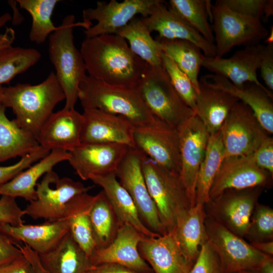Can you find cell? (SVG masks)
<instances>
[{
    "label": "cell",
    "instance_id": "ba28073f",
    "mask_svg": "<svg viewBox=\"0 0 273 273\" xmlns=\"http://www.w3.org/2000/svg\"><path fill=\"white\" fill-rule=\"evenodd\" d=\"M93 188L69 177L60 178L53 170L50 171L37 184L36 199L26 206L25 214L33 219L51 221L63 219L68 203Z\"/></svg>",
    "mask_w": 273,
    "mask_h": 273
},
{
    "label": "cell",
    "instance_id": "7c38bea8",
    "mask_svg": "<svg viewBox=\"0 0 273 273\" xmlns=\"http://www.w3.org/2000/svg\"><path fill=\"white\" fill-rule=\"evenodd\" d=\"M134 148L169 171L179 175L180 156L177 129L158 118L150 124L135 126Z\"/></svg>",
    "mask_w": 273,
    "mask_h": 273
},
{
    "label": "cell",
    "instance_id": "ffe728a7",
    "mask_svg": "<svg viewBox=\"0 0 273 273\" xmlns=\"http://www.w3.org/2000/svg\"><path fill=\"white\" fill-rule=\"evenodd\" d=\"M262 46L259 44L245 47L229 58L205 56L202 67L213 74L227 78L238 87H242L246 83H252L272 94L257 77Z\"/></svg>",
    "mask_w": 273,
    "mask_h": 273
},
{
    "label": "cell",
    "instance_id": "f907efd6",
    "mask_svg": "<svg viewBox=\"0 0 273 273\" xmlns=\"http://www.w3.org/2000/svg\"><path fill=\"white\" fill-rule=\"evenodd\" d=\"M86 273H145L135 271L125 266L113 263L92 266ZM154 273V272H152Z\"/></svg>",
    "mask_w": 273,
    "mask_h": 273
},
{
    "label": "cell",
    "instance_id": "1f68e13d",
    "mask_svg": "<svg viewBox=\"0 0 273 273\" xmlns=\"http://www.w3.org/2000/svg\"><path fill=\"white\" fill-rule=\"evenodd\" d=\"M6 108L0 103V163L29 155L40 145L35 136L20 126L15 119L7 117Z\"/></svg>",
    "mask_w": 273,
    "mask_h": 273
},
{
    "label": "cell",
    "instance_id": "91938a15",
    "mask_svg": "<svg viewBox=\"0 0 273 273\" xmlns=\"http://www.w3.org/2000/svg\"><path fill=\"white\" fill-rule=\"evenodd\" d=\"M236 273H239V272H236Z\"/></svg>",
    "mask_w": 273,
    "mask_h": 273
},
{
    "label": "cell",
    "instance_id": "ac0fdd59",
    "mask_svg": "<svg viewBox=\"0 0 273 273\" xmlns=\"http://www.w3.org/2000/svg\"><path fill=\"white\" fill-rule=\"evenodd\" d=\"M81 144L116 143L134 148V125L126 118L97 109H83Z\"/></svg>",
    "mask_w": 273,
    "mask_h": 273
},
{
    "label": "cell",
    "instance_id": "60d3db41",
    "mask_svg": "<svg viewBox=\"0 0 273 273\" xmlns=\"http://www.w3.org/2000/svg\"><path fill=\"white\" fill-rule=\"evenodd\" d=\"M162 65L173 86L187 104L195 113L197 93L189 77L163 52L161 54Z\"/></svg>",
    "mask_w": 273,
    "mask_h": 273
},
{
    "label": "cell",
    "instance_id": "6f0895ef",
    "mask_svg": "<svg viewBox=\"0 0 273 273\" xmlns=\"http://www.w3.org/2000/svg\"><path fill=\"white\" fill-rule=\"evenodd\" d=\"M12 19V16L8 13L0 16V29Z\"/></svg>",
    "mask_w": 273,
    "mask_h": 273
},
{
    "label": "cell",
    "instance_id": "d6986e66",
    "mask_svg": "<svg viewBox=\"0 0 273 273\" xmlns=\"http://www.w3.org/2000/svg\"><path fill=\"white\" fill-rule=\"evenodd\" d=\"M145 237L133 227L121 224L113 241L105 247L97 249L90 256L92 266L113 263L139 272H153L139 250V245Z\"/></svg>",
    "mask_w": 273,
    "mask_h": 273
},
{
    "label": "cell",
    "instance_id": "f546056e",
    "mask_svg": "<svg viewBox=\"0 0 273 273\" xmlns=\"http://www.w3.org/2000/svg\"><path fill=\"white\" fill-rule=\"evenodd\" d=\"M38 255L49 273H86L92 266L89 258L69 232L54 249Z\"/></svg>",
    "mask_w": 273,
    "mask_h": 273
},
{
    "label": "cell",
    "instance_id": "e575fe53",
    "mask_svg": "<svg viewBox=\"0 0 273 273\" xmlns=\"http://www.w3.org/2000/svg\"><path fill=\"white\" fill-rule=\"evenodd\" d=\"M115 34L127 40L131 51L150 66H162L161 59L162 51L160 46L151 36V32L141 18L135 17L126 25L118 30Z\"/></svg>",
    "mask_w": 273,
    "mask_h": 273
},
{
    "label": "cell",
    "instance_id": "7bdbcfd3",
    "mask_svg": "<svg viewBox=\"0 0 273 273\" xmlns=\"http://www.w3.org/2000/svg\"><path fill=\"white\" fill-rule=\"evenodd\" d=\"M50 151L40 146L35 151L21 158L16 163L0 166V185L11 180L19 173L46 156Z\"/></svg>",
    "mask_w": 273,
    "mask_h": 273
},
{
    "label": "cell",
    "instance_id": "4dcf8cb0",
    "mask_svg": "<svg viewBox=\"0 0 273 273\" xmlns=\"http://www.w3.org/2000/svg\"><path fill=\"white\" fill-rule=\"evenodd\" d=\"M93 198L85 193L72 198L66 206L63 218L67 221L71 237L89 259L97 249L89 215Z\"/></svg>",
    "mask_w": 273,
    "mask_h": 273
},
{
    "label": "cell",
    "instance_id": "d590c367",
    "mask_svg": "<svg viewBox=\"0 0 273 273\" xmlns=\"http://www.w3.org/2000/svg\"><path fill=\"white\" fill-rule=\"evenodd\" d=\"M89 215L97 249L108 246L114 239L120 224L103 190L94 196Z\"/></svg>",
    "mask_w": 273,
    "mask_h": 273
},
{
    "label": "cell",
    "instance_id": "836d02e7",
    "mask_svg": "<svg viewBox=\"0 0 273 273\" xmlns=\"http://www.w3.org/2000/svg\"><path fill=\"white\" fill-rule=\"evenodd\" d=\"M224 159L220 130L209 136L196 181V204L204 205L209 200V192ZM195 204V205H196Z\"/></svg>",
    "mask_w": 273,
    "mask_h": 273
},
{
    "label": "cell",
    "instance_id": "f1b7e54d",
    "mask_svg": "<svg viewBox=\"0 0 273 273\" xmlns=\"http://www.w3.org/2000/svg\"><path fill=\"white\" fill-rule=\"evenodd\" d=\"M200 84L195 114L211 135L220 130L232 108L239 100L224 91Z\"/></svg>",
    "mask_w": 273,
    "mask_h": 273
},
{
    "label": "cell",
    "instance_id": "8d00e7d4",
    "mask_svg": "<svg viewBox=\"0 0 273 273\" xmlns=\"http://www.w3.org/2000/svg\"><path fill=\"white\" fill-rule=\"evenodd\" d=\"M170 10L178 15L209 42L214 44L208 16L211 18L210 1L170 0Z\"/></svg>",
    "mask_w": 273,
    "mask_h": 273
},
{
    "label": "cell",
    "instance_id": "74e56055",
    "mask_svg": "<svg viewBox=\"0 0 273 273\" xmlns=\"http://www.w3.org/2000/svg\"><path fill=\"white\" fill-rule=\"evenodd\" d=\"M16 2L21 9L27 11L31 16L30 40L38 44L44 43L48 36L57 28L53 24L52 16L60 1L18 0Z\"/></svg>",
    "mask_w": 273,
    "mask_h": 273
},
{
    "label": "cell",
    "instance_id": "d4e9b609",
    "mask_svg": "<svg viewBox=\"0 0 273 273\" xmlns=\"http://www.w3.org/2000/svg\"><path fill=\"white\" fill-rule=\"evenodd\" d=\"M0 230L16 242L23 243L38 255H41L57 246L69 232V226L67 220L63 219L45 221L38 224H0Z\"/></svg>",
    "mask_w": 273,
    "mask_h": 273
},
{
    "label": "cell",
    "instance_id": "52a82bcc",
    "mask_svg": "<svg viewBox=\"0 0 273 273\" xmlns=\"http://www.w3.org/2000/svg\"><path fill=\"white\" fill-rule=\"evenodd\" d=\"M211 20L218 57L237 46L259 44L268 34L260 20L234 12L220 0L211 5Z\"/></svg>",
    "mask_w": 273,
    "mask_h": 273
},
{
    "label": "cell",
    "instance_id": "4fadbf2b",
    "mask_svg": "<svg viewBox=\"0 0 273 273\" xmlns=\"http://www.w3.org/2000/svg\"><path fill=\"white\" fill-rule=\"evenodd\" d=\"M141 151L129 147L116 172L119 183L132 199L143 223L151 231L165 234L156 205L152 199L143 174Z\"/></svg>",
    "mask_w": 273,
    "mask_h": 273
},
{
    "label": "cell",
    "instance_id": "6da1fadb",
    "mask_svg": "<svg viewBox=\"0 0 273 273\" xmlns=\"http://www.w3.org/2000/svg\"><path fill=\"white\" fill-rule=\"evenodd\" d=\"M80 51L88 75L114 85L138 87L147 65L115 34L86 38Z\"/></svg>",
    "mask_w": 273,
    "mask_h": 273
},
{
    "label": "cell",
    "instance_id": "f35d334b",
    "mask_svg": "<svg viewBox=\"0 0 273 273\" xmlns=\"http://www.w3.org/2000/svg\"><path fill=\"white\" fill-rule=\"evenodd\" d=\"M41 54L33 48L12 46L0 49V86L36 64Z\"/></svg>",
    "mask_w": 273,
    "mask_h": 273
},
{
    "label": "cell",
    "instance_id": "4316f807",
    "mask_svg": "<svg viewBox=\"0 0 273 273\" xmlns=\"http://www.w3.org/2000/svg\"><path fill=\"white\" fill-rule=\"evenodd\" d=\"M69 153L54 149L48 155L22 171L8 182L0 185V196L20 197L31 202L36 199V186L39 178L62 161L68 160Z\"/></svg>",
    "mask_w": 273,
    "mask_h": 273
},
{
    "label": "cell",
    "instance_id": "9a60e30c",
    "mask_svg": "<svg viewBox=\"0 0 273 273\" xmlns=\"http://www.w3.org/2000/svg\"><path fill=\"white\" fill-rule=\"evenodd\" d=\"M160 0H124L119 2L111 0L97 2L95 8L83 10V22L92 25L84 30L86 38H92L105 34H115L126 25L137 14L143 18L148 17L153 7Z\"/></svg>",
    "mask_w": 273,
    "mask_h": 273
},
{
    "label": "cell",
    "instance_id": "7dc6e473",
    "mask_svg": "<svg viewBox=\"0 0 273 273\" xmlns=\"http://www.w3.org/2000/svg\"><path fill=\"white\" fill-rule=\"evenodd\" d=\"M265 87L270 92L273 90V43L262 46L259 68Z\"/></svg>",
    "mask_w": 273,
    "mask_h": 273
},
{
    "label": "cell",
    "instance_id": "ab89813d",
    "mask_svg": "<svg viewBox=\"0 0 273 273\" xmlns=\"http://www.w3.org/2000/svg\"><path fill=\"white\" fill-rule=\"evenodd\" d=\"M250 243L273 240V209L258 203L251 216L245 236Z\"/></svg>",
    "mask_w": 273,
    "mask_h": 273
},
{
    "label": "cell",
    "instance_id": "11a10c76",
    "mask_svg": "<svg viewBox=\"0 0 273 273\" xmlns=\"http://www.w3.org/2000/svg\"><path fill=\"white\" fill-rule=\"evenodd\" d=\"M256 271L259 273H273L272 256L267 255L261 262Z\"/></svg>",
    "mask_w": 273,
    "mask_h": 273
},
{
    "label": "cell",
    "instance_id": "db71d44e",
    "mask_svg": "<svg viewBox=\"0 0 273 273\" xmlns=\"http://www.w3.org/2000/svg\"><path fill=\"white\" fill-rule=\"evenodd\" d=\"M255 249L260 252L269 256L273 255V240L251 242L250 243Z\"/></svg>",
    "mask_w": 273,
    "mask_h": 273
},
{
    "label": "cell",
    "instance_id": "3957f363",
    "mask_svg": "<svg viewBox=\"0 0 273 273\" xmlns=\"http://www.w3.org/2000/svg\"><path fill=\"white\" fill-rule=\"evenodd\" d=\"M78 99L83 109H97L120 115L134 126L150 124L156 118L146 106L138 86L114 85L86 75L79 83Z\"/></svg>",
    "mask_w": 273,
    "mask_h": 273
},
{
    "label": "cell",
    "instance_id": "681fc988",
    "mask_svg": "<svg viewBox=\"0 0 273 273\" xmlns=\"http://www.w3.org/2000/svg\"><path fill=\"white\" fill-rule=\"evenodd\" d=\"M0 273H35L32 265L23 255L13 261L0 266Z\"/></svg>",
    "mask_w": 273,
    "mask_h": 273
},
{
    "label": "cell",
    "instance_id": "44dd1931",
    "mask_svg": "<svg viewBox=\"0 0 273 273\" xmlns=\"http://www.w3.org/2000/svg\"><path fill=\"white\" fill-rule=\"evenodd\" d=\"M164 3L160 0L153 7L148 17L141 18L149 31L157 32L158 37L161 38L190 41L196 45L205 57H215V44L207 41L183 18L170 10Z\"/></svg>",
    "mask_w": 273,
    "mask_h": 273
},
{
    "label": "cell",
    "instance_id": "9c48e42d",
    "mask_svg": "<svg viewBox=\"0 0 273 273\" xmlns=\"http://www.w3.org/2000/svg\"><path fill=\"white\" fill-rule=\"evenodd\" d=\"M263 190L261 187H254L226 190L204 205L206 215L243 238Z\"/></svg>",
    "mask_w": 273,
    "mask_h": 273
},
{
    "label": "cell",
    "instance_id": "5b68a950",
    "mask_svg": "<svg viewBox=\"0 0 273 273\" xmlns=\"http://www.w3.org/2000/svg\"><path fill=\"white\" fill-rule=\"evenodd\" d=\"M141 153V167L149 193L165 234L172 232L178 214L191 207L186 190L179 175Z\"/></svg>",
    "mask_w": 273,
    "mask_h": 273
},
{
    "label": "cell",
    "instance_id": "cb8c5ba5",
    "mask_svg": "<svg viewBox=\"0 0 273 273\" xmlns=\"http://www.w3.org/2000/svg\"><path fill=\"white\" fill-rule=\"evenodd\" d=\"M138 248L154 273H186L192 266L184 256L172 232L153 237L145 236Z\"/></svg>",
    "mask_w": 273,
    "mask_h": 273
},
{
    "label": "cell",
    "instance_id": "83f0119b",
    "mask_svg": "<svg viewBox=\"0 0 273 273\" xmlns=\"http://www.w3.org/2000/svg\"><path fill=\"white\" fill-rule=\"evenodd\" d=\"M90 180L103 189L120 225H130L146 237L160 235L143 223L132 199L117 180L115 173L93 176Z\"/></svg>",
    "mask_w": 273,
    "mask_h": 273
},
{
    "label": "cell",
    "instance_id": "680465c9",
    "mask_svg": "<svg viewBox=\"0 0 273 273\" xmlns=\"http://www.w3.org/2000/svg\"><path fill=\"white\" fill-rule=\"evenodd\" d=\"M239 273H259L257 271L255 270H243L239 272Z\"/></svg>",
    "mask_w": 273,
    "mask_h": 273
},
{
    "label": "cell",
    "instance_id": "b9f144b4",
    "mask_svg": "<svg viewBox=\"0 0 273 273\" xmlns=\"http://www.w3.org/2000/svg\"><path fill=\"white\" fill-rule=\"evenodd\" d=\"M186 273H225L219 259L208 241L201 247L199 255Z\"/></svg>",
    "mask_w": 273,
    "mask_h": 273
},
{
    "label": "cell",
    "instance_id": "f6af8a7d",
    "mask_svg": "<svg viewBox=\"0 0 273 273\" xmlns=\"http://www.w3.org/2000/svg\"><path fill=\"white\" fill-rule=\"evenodd\" d=\"M229 8L238 13L257 18L264 17L266 0H220Z\"/></svg>",
    "mask_w": 273,
    "mask_h": 273
},
{
    "label": "cell",
    "instance_id": "9f6ffc18",
    "mask_svg": "<svg viewBox=\"0 0 273 273\" xmlns=\"http://www.w3.org/2000/svg\"><path fill=\"white\" fill-rule=\"evenodd\" d=\"M273 14V1L272 0H266L265 7L264 17L265 19H268Z\"/></svg>",
    "mask_w": 273,
    "mask_h": 273
},
{
    "label": "cell",
    "instance_id": "e0dca14e",
    "mask_svg": "<svg viewBox=\"0 0 273 273\" xmlns=\"http://www.w3.org/2000/svg\"><path fill=\"white\" fill-rule=\"evenodd\" d=\"M129 147L120 144H80L69 152V164L83 180L115 173Z\"/></svg>",
    "mask_w": 273,
    "mask_h": 273
},
{
    "label": "cell",
    "instance_id": "8fae6325",
    "mask_svg": "<svg viewBox=\"0 0 273 273\" xmlns=\"http://www.w3.org/2000/svg\"><path fill=\"white\" fill-rule=\"evenodd\" d=\"M220 132L224 158L251 155L268 136L252 110L239 101L230 111Z\"/></svg>",
    "mask_w": 273,
    "mask_h": 273
},
{
    "label": "cell",
    "instance_id": "ee69618b",
    "mask_svg": "<svg viewBox=\"0 0 273 273\" xmlns=\"http://www.w3.org/2000/svg\"><path fill=\"white\" fill-rule=\"evenodd\" d=\"M25 215L18 205L16 198L1 196L0 198V224H8L17 226L24 223L23 219Z\"/></svg>",
    "mask_w": 273,
    "mask_h": 273
},
{
    "label": "cell",
    "instance_id": "c3c4849f",
    "mask_svg": "<svg viewBox=\"0 0 273 273\" xmlns=\"http://www.w3.org/2000/svg\"><path fill=\"white\" fill-rule=\"evenodd\" d=\"M16 242L0 230V266L8 264L23 255Z\"/></svg>",
    "mask_w": 273,
    "mask_h": 273
},
{
    "label": "cell",
    "instance_id": "5bb4252c",
    "mask_svg": "<svg viewBox=\"0 0 273 273\" xmlns=\"http://www.w3.org/2000/svg\"><path fill=\"white\" fill-rule=\"evenodd\" d=\"M176 129L180 156L179 176L193 207L196 204L198 173L210 134L196 114L183 122Z\"/></svg>",
    "mask_w": 273,
    "mask_h": 273
},
{
    "label": "cell",
    "instance_id": "603a6c76",
    "mask_svg": "<svg viewBox=\"0 0 273 273\" xmlns=\"http://www.w3.org/2000/svg\"><path fill=\"white\" fill-rule=\"evenodd\" d=\"M83 116L73 109L63 108L53 112L37 138L40 146L50 151L70 152L81 144Z\"/></svg>",
    "mask_w": 273,
    "mask_h": 273
},
{
    "label": "cell",
    "instance_id": "8992f818",
    "mask_svg": "<svg viewBox=\"0 0 273 273\" xmlns=\"http://www.w3.org/2000/svg\"><path fill=\"white\" fill-rule=\"evenodd\" d=\"M138 87L151 113L172 127L177 128L196 114L177 93L162 66L147 64Z\"/></svg>",
    "mask_w": 273,
    "mask_h": 273
},
{
    "label": "cell",
    "instance_id": "7402d4cb",
    "mask_svg": "<svg viewBox=\"0 0 273 273\" xmlns=\"http://www.w3.org/2000/svg\"><path fill=\"white\" fill-rule=\"evenodd\" d=\"M199 81L208 87L224 91L247 105L263 128L267 133H273L272 94L252 83L238 87L227 78L214 74L205 75Z\"/></svg>",
    "mask_w": 273,
    "mask_h": 273
},
{
    "label": "cell",
    "instance_id": "bcb514c9",
    "mask_svg": "<svg viewBox=\"0 0 273 273\" xmlns=\"http://www.w3.org/2000/svg\"><path fill=\"white\" fill-rule=\"evenodd\" d=\"M256 164L273 176V139L267 136L252 154Z\"/></svg>",
    "mask_w": 273,
    "mask_h": 273
},
{
    "label": "cell",
    "instance_id": "2e32d148",
    "mask_svg": "<svg viewBox=\"0 0 273 273\" xmlns=\"http://www.w3.org/2000/svg\"><path fill=\"white\" fill-rule=\"evenodd\" d=\"M272 175L260 168L252 154L224 158L209 192V200L226 190L270 188Z\"/></svg>",
    "mask_w": 273,
    "mask_h": 273
},
{
    "label": "cell",
    "instance_id": "484cf974",
    "mask_svg": "<svg viewBox=\"0 0 273 273\" xmlns=\"http://www.w3.org/2000/svg\"><path fill=\"white\" fill-rule=\"evenodd\" d=\"M206 217L204 205L196 204L178 214L172 231L184 256L192 265L202 246L207 242Z\"/></svg>",
    "mask_w": 273,
    "mask_h": 273
},
{
    "label": "cell",
    "instance_id": "277c9868",
    "mask_svg": "<svg viewBox=\"0 0 273 273\" xmlns=\"http://www.w3.org/2000/svg\"><path fill=\"white\" fill-rule=\"evenodd\" d=\"M81 26L88 29L92 25L75 22L73 15H67L61 24L49 35L50 60L55 75L65 97L64 108L73 109L78 100L80 82L86 75L85 63L80 51L74 43L73 28Z\"/></svg>",
    "mask_w": 273,
    "mask_h": 273
},
{
    "label": "cell",
    "instance_id": "d6a6232c",
    "mask_svg": "<svg viewBox=\"0 0 273 273\" xmlns=\"http://www.w3.org/2000/svg\"><path fill=\"white\" fill-rule=\"evenodd\" d=\"M163 53L171 58L190 78L197 93L200 84L199 74L205 56L193 43L181 39H166L157 37Z\"/></svg>",
    "mask_w": 273,
    "mask_h": 273
},
{
    "label": "cell",
    "instance_id": "30bf717a",
    "mask_svg": "<svg viewBox=\"0 0 273 273\" xmlns=\"http://www.w3.org/2000/svg\"><path fill=\"white\" fill-rule=\"evenodd\" d=\"M205 225L207 241L217 255L225 273L257 270L267 256L207 216Z\"/></svg>",
    "mask_w": 273,
    "mask_h": 273
},
{
    "label": "cell",
    "instance_id": "f5cc1de1",
    "mask_svg": "<svg viewBox=\"0 0 273 273\" xmlns=\"http://www.w3.org/2000/svg\"><path fill=\"white\" fill-rule=\"evenodd\" d=\"M15 38V30L11 27H7L3 33H0V49L12 46Z\"/></svg>",
    "mask_w": 273,
    "mask_h": 273
},
{
    "label": "cell",
    "instance_id": "7a4b0ae2",
    "mask_svg": "<svg viewBox=\"0 0 273 273\" xmlns=\"http://www.w3.org/2000/svg\"><path fill=\"white\" fill-rule=\"evenodd\" d=\"M64 100V92L53 72L36 85L18 83L8 87L0 86V103L11 108L20 126L36 139L56 105Z\"/></svg>",
    "mask_w": 273,
    "mask_h": 273
},
{
    "label": "cell",
    "instance_id": "816d5d0a",
    "mask_svg": "<svg viewBox=\"0 0 273 273\" xmlns=\"http://www.w3.org/2000/svg\"><path fill=\"white\" fill-rule=\"evenodd\" d=\"M23 255L32 265L35 273H49L41 265L38 254L25 245H19Z\"/></svg>",
    "mask_w": 273,
    "mask_h": 273
}]
</instances>
